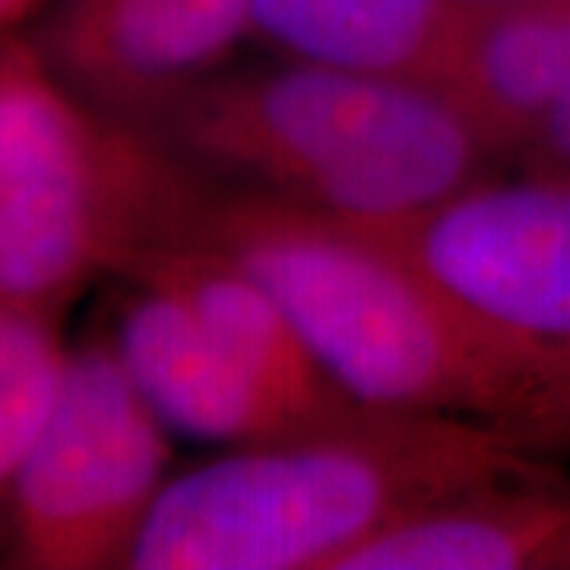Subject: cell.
I'll return each instance as SVG.
<instances>
[{"label":"cell","instance_id":"obj_5","mask_svg":"<svg viewBox=\"0 0 570 570\" xmlns=\"http://www.w3.org/2000/svg\"><path fill=\"white\" fill-rule=\"evenodd\" d=\"M168 425L149 406L115 340L70 352L48 422L7 498L10 564L124 568L165 489Z\"/></svg>","mask_w":570,"mask_h":570},{"label":"cell","instance_id":"obj_11","mask_svg":"<svg viewBox=\"0 0 570 570\" xmlns=\"http://www.w3.org/2000/svg\"><path fill=\"white\" fill-rule=\"evenodd\" d=\"M466 26L456 0H250V32L288 61L441 86Z\"/></svg>","mask_w":570,"mask_h":570},{"label":"cell","instance_id":"obj_1","mask_svg":"<svg viewBox=\"0 0 570 570\" xmlns=\"http://www.w3.org/2000/svg\"><path fill=\"white\" fill-rule=\"evenodd\" d=\"M184 242L264 285L362 406L570 441V346L494 326L362 228L247 190L204 194Z\"/></svg>","mask_w":570,"mask_h":570},{"label":"cell","instance_id":"obj_14","mask_svg":"<svg viewBox=\"0 0 570 570\" xmlns=\"http://www.w3.org/2000/svg\"><path fill=\"white\" fill-rule=\"evenodd\" d=\"M517 156L530 175L570 181V77L561 96L546 111V118L535 124L527 142L517 149Z\"/></svg>","mask_w":570,"mask_h":570},{"label":"cell","instance_id":"obj_13","mask_svg":"<svg viewBox=\"0 0 570 570\" xmlns=\"http://www.w3.org/2000/svg\"><path fill=\"white\" fill-rule=\"evenodd\" d=\"M67 358L55 314L0 302V517L58 400Z\"/></svg>","mask_w":570,"mask_h":570},{"label":"cell","instance_id":"obj_15","mask_svg":"<svg viewBox=\"0 0 570 570\" xmlns=\"http://www.w3.org/2000/svg\"><path fill=\"white\" fill-rule=\"evenodd\" d=\"M36 3H39V0H0V29L20 22Z\"/></svg>","mask_w":570,"mask_h":570},{"label":"cell","instance_id":"obj_8","mask_svg":"<svg viewBox=\"0 0 570 570\" xmlns=\"http://www.w3.org/2000/svg\"><path fill=\"white\" fill-rule=\"evenodd\" d=\"M115 346L168 431L232 448L324 431L279 400L165 288L137 285Z\"/></svg>","mask_w":570,"mask_h":570},{"label":"cell","instance_id":"obj_16","mask_svg":"<svg viewBox=\"0 0 570 570\" xmlns=\"http://www.w3.org/2000/svg\"><path fill=\"white\" fill-rule=\"evenodd\" d=\"M460 10L466 17H475V13H489V10H501V7H510V3H520V0H456Z\"/></svg>","mask_w":570,"mask_h":570},{"label":"cell","instance_id":"obj_9","mask_svg":"<svg viewBox=\"0 0 570 570\" xmlns=\"http://www.w3.org/2000/svg\"><path fill=\"white\" fill-rule=\"evenodd\" d=\"M124 276L181 298L242 365L314 428L346 425L377 412L352 400L330 377L288 311L213 247L197 242L153 247L127 266Z\"/></svg>","mask_w":570,"mask_h":570},{"label":"cell","instance_id":"obj_3","mask_svg":"<svg viewBox=\"0 0 570 570\" xmlns=\"http://www.w3.org/2000/svg\"><path fill=\"white\" fill-rule=\"evenodd\" d=\"M187 156L358 225L400 223L475 184L498 149L434 82L288 61L204 80L165 111Z\"/></svg>","mask_w":570,"mask_h":570},{"label":"cell","instance_id":"obj_12","mask_svg":"<svg viewBox=\"0 0 570 570\" xmlns=\"http://www.w3.org/2000/svg\"><path fill=\"white\" fill-rule=\"evenodd\" d=\"M570 77V0H520L466 17L441 89L498 153H513Z\"/></svg>","mask_w":570,"mask_h":570},{"label":"cell","instance_id":"obj_4","mask_svg":"<svg viewBox=\"0 0 570 570\" xmlns=\"http://www.w3.org/2000/svg\"><path fill=\"white\" fill-rule=\"evenodd\" d=\"M204 190L48 55L0 41V302L61 317L89 279L184 242Z\"/></svg>","mask_w":570,"mask_h":570},{"label":"cell","instance_id":"obj_10","mask_svg":"<svg viewBox=\"0 0 570 570\" xmlns=\"http://www.w3.org/2000/svg\"><path fill=\"white\" fill-rule=\"evenodd\" d=\"M570 568V491L517 482L415 513L352 551L340 570Z\"/></svg>","mask_w":570,"mask_h":570},{"label":"cell","instance_id":"obj_2","mask_svg":"<svg viewBox=\"0 0 570 570\" xmlns=\"http://www.w3.org/2000/svg\"><path fill=\"white\" fill-rule=\"evenodd\" d=\"M535 453L504 428L377 409L165 482L124 568L340 570L415 513L546 479Z\"/></svg>","mask_w":570,"mask_h":570},{"label":"cell","instance_id":"obj_7","mask_svg":"<svg viewBox=\"0 0 570 570\" xmlns=\"http://www.w3.org/2000/svg\"><path fill=\"white\" fill-rule=\"evenodd\" d=\"M250 32V0H70L48 61L108 118H153Z\"/></svg>","mask_w":570,"mask_h":570},{"label":"cell","instance_id":"obj_6","mask_svg":"<svg viewBox=\"0 0 570 570\" xmlns=\"http://www.w3.org/2000/svg\"><path fill=\"white\" fill-rule=\"evenodd\" d=\"M494 326L570 346V181L479 178L400 223L358 225Z\"/></svg>","mask_w":570,"mask_h":570}]
</instances>
